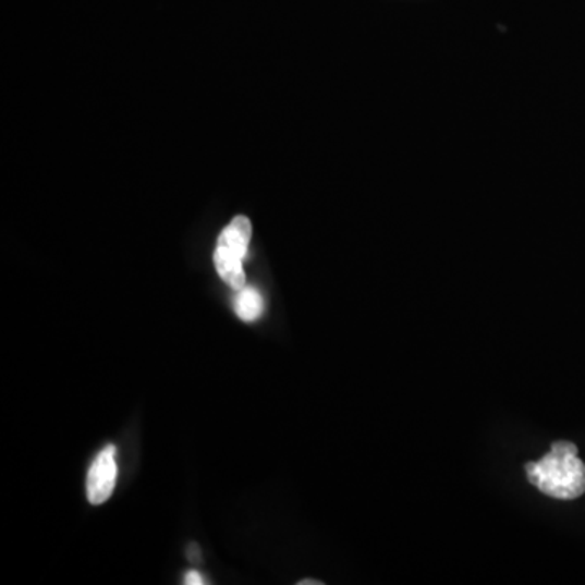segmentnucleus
Returning a JSON list of instances; mask_svg holds the SVG:
<instances>
[{"instance_id": "f257e3e1", "label": "nucleus", "mask_w": 585, "mask_h": 585, "mask_svg": "<svg viewBox=\"0 0 585 585\" xmlns=\"http://www.w3.org/2000/svg\"><path fill=\"white\" fill-rule=\"evenodd\" d=\"M574 442L558 441L551 451L537 462H527L528 482L538 491L561 501H573L585 492V464Z\"/></svg>"}, {"instance_id": "f03ea898", "label": "nucleus", "mask_w": 585, "mask_h": 585, "mask_svg": "<svg viewBox=\"0 0 585 585\" xmlns=\"http://www.w3.org/2000/svg\"><path fill=\"white\" fill-rule=\"evenodd\" d=\"M251 236H253V227H251L249 218L237 215L221 231L217 249H215L214 260L217 272L220 273L221 280L236 292L246 285L243 260L249 247Z\"/></svg>"}, {"instance_id": "7ed1b4c3", "label": "nucleus", "mask_w": 585, "mask_h": 585, "mask_svg": "<svg viewBox=\"0 0 585 585\" xmlns=\"http://www.w3.org/2000/svg\"><path fill=\"white\" fill-rule=\"evenodd\" d=\"M118 478L114 446H106L92 464L88 472L87 495L94 505L102 504L111 498Z\"/></svg>"}, {"instance_id": "20e7f679", "label": "nucleus", "mask_w": 585, "mask_h": 585, "mask_svg": "<svg viewBox=\"0 0 585 585\" xmlns=\"http://www.w3.org/2000/svg\"><path fill=\"white\" fill-rule=\"evenodd\" d=\"M234 310L244 322H253V320L259 319L264 313L263 294L257 292L256 289H246L244 287L243 290L237 292L236 300H234Z\"/></svg>"}, {"instance_id": "39448f33", "label": "nucleus", "mask_w": 585, "mask_h": 585, "mask_svg": "<svg viewBox=\"0 0 585 585\" xmlns=\"http://www.w3.org/2000/svg\"><path fill=\"white\" fill-rule=\"evenodd\" d=\"M184 583L187 585H204L205 581L200 574L195 573V571H190V573L186 574V581H184Z\"/></svg>"}, {"instance_id": "423d86ee", "label": "nucleus", "mask_w": 585, "mask_h": 585, "mask_svg": "<svg viewBox=\"0 0 585 585\" xmlns=\"http://www.w3.org/2000/svg\"><path fill=\"white\" fill-rule=\"evenodd\" d=\"M297 585H322V583H320V581L306 580V581H300Z\"/></svg>"}]
</instances>
